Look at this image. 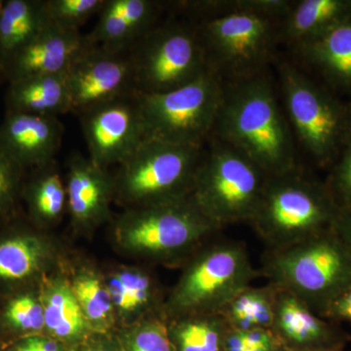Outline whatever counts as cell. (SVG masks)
I'll list each match as a JSON object with an SVG mask.
<instances>
[{
  "mask_svg": "<svg viewBox=\"0 0 351 351\" xmlns=\"http://www.w3.org/2000/svg\"><path fill=\"white\" fill-rule=\"evenodd\" d=\"M211 137L248 157L267 176L301 166L276 80L269 71L223 84Z\"/></svg>",
  "mask_w": 351,
  "mask_h": 351,
  "instance_id": "1",
  "label": "cell"
},
{
  "mask_svg": "<svg viewBox=\"0 0 351 351\" xmlns=\"http://www.w3.org/2000/svg\"><path fill=\"white\" fill-rule=\"evenodd\" d=\"M276 66L279 98L298 152L315 167L329 170L351 135V101L290 59H278Z\"/></svg>",
  "mask_w": 351,
  "mask_h": 351,
  "instance_id": "2",
  "label": "cell"
},
{
  "mask_svg": "<svg viewBox=\"0 0 351 351\" xmlns=\"http://www.w3.org/2000/svg\"><path fill=\"white\" fill-rule=\"evenodd\" d=\"M219 230L189 195L126 209L112 234L126 255L173 265H184Z\"/></svg>",
  "mask_w": 351,
  "mask_h": 351,
  "instance_id": "3",
  "label": "cell"
},
{
  "mask_svg": "<svg viewBox=\"0 0 351 351\" xmlns=\"http://www.w3.org/2000/svg\"><path fill=\"white\" fill-rule=\"evenodd\" d=\"M341 208L326 182L304 167L267 176L250 225L267 250L284 248L334 230Z\"/></svg>",
  "mask_w": 351,
  "mask_h": 351,
  "instance_id": "4",
  "label": "cell"
},
{
  "mask_svg": "<svg viewBox=\"0 0 351 351\" xmlns=\"http://www.w3.org/2000/svg\"><path fill=\"white\" fill-rule=\"evenodd\" d=\"M262 276L306 302L320 316L351 285V252L336 230L320 233L263 257Z\"/></svg>",
  "mask_w": 351,
  "mask_h": 351,
  "instance_id": "5",
  "label": "cell"
},
{
  "mask_svg": "<svg viewBox=\"0 0 351 351\" xmlns=\"http://www.w3.org/2000/svg\"><path fill=\"white\" fill-rule=\"evenodd\" d=\"M281 20L247 10L191 22L199 36L208 71L228 84L262 75L276 64Z\"/></svg>",
  "mask_w": 351,
  "mask_h": 351,
  "instance_id": "6",
  "label": "cell"
},
{
  "mask_svg": "<svg viewBox=\"0 0 351 351\" xmlns=\"http://www.w3.org/2000/svg\"><path fill=\"white\" fill-rule=\"evenodd\" d=\"M260 269L251 262L242 242H208L188 262L166 298V319L195 313H218L242 289L251 285Z\"/></svg>",
  "mask_w": 351,
  "mask_h": 351,
  "instance_id": "7",
  "label": "cell"
},
{
  "mask_svg": "<svg viewBox=\"0 0 351 351\" xmlns=\"http://www.w3.org/2000/svg\"><path fill=\"white\" fill-rule=\"evenodd\" d=\"M267 175L237 149L210 138L196 172L191 197L217 228L250 223Z\"/></svg>",
  "mask_w": 351,
  "mask_h": 351,
  "instance_id": "8",
  "label": "cell"
},
{
  "mask_svg": "<svg viewBox=\"0 0 351 351\" xmlns=\"http://www.w3.org/2000/svg\"><path fill=\"white\" fill-rule=\"evenodd\" d=\"M204 152L145 138L113 175L114 200L129 209L191 195Z\"/></svg>",
  "mask_w": 351,
  "mask_h": 351,
  "instance_id": "9",
  "label": "cell"
},
{
  "mask_svg": "<svg viewBox=\"0 0 351 351\" xmlns=\"http://www.w3.org/2000/svg\"><path fill=\"white\" fill-rule=\"evenodd\" d=\"M128 57L134 89L140 95L172 91L208 71L195 25L184 18L159 22L129 50Z\"/></svg>",
  "mask_w": 351,
  "mask_h": 351,
  "instance_id": "10",
  "label": "cell"
},
{
  "mask_svg": "<svg viewBox=\"0 0 351 351\" xmlns=\"http://www.w3.org/2000/svg\"><path fill=\"white\" fill-rule=\"evenodd\" d=\"M223 84L209 71L162 94L138 95L145 138L205 147L221 106Z\"/></svg>",
  "mask_w": 351,
  "mask_h": 351,
  "instance_id": "11",
  "label": "cell"
},
{
  "mask_svg": "<svg viewBox=\"0 0 351 351\" xmlns=\"http://www.w3.org/2000/svg\"><path fill=\"white\" fill-rule=\"evenodd\" d=\"M78 117L88 157L104 169L123 163L145 141L144 121L136 92L99 104Z\"/></svg>",
  "mask_w": 351,
  "mask_h": 351,
  "instance_id": "12",
  "label": "cell"
},
{
  "mask_svg": "<svg viewBox=\"0 0 351 351\" xmlns=\"http://www.w3.org/2000/svg\"><path fill=\"white\" fill-rule=\"evenodd\" d=\"M66 75L71 112L133 93V75L128 53L114 52L88 41L69 66Z\"/></svg>",
  "mask_w": 351,
  "mask_h": 351,
  "instance_id": "13",
  "label": "cell"
},
{
  "mask_svg": "<svg viewBox=\"0 0 351 351\" xmlns=\"http://www.w3.org/2000/svg\"><path fill=\"white\" fill-rule=\"evenodd\" d=\"M276 287L270 331L281 348L291 351H345L351 339L345 330L314 313L297 295Z\"/></svg>",
  "mask_w": 351,
  "mask_h": 351,
  "instance_id": "14",
  "label": "cell"
},
{
  "mask_svg": "<svg viewBox=\"0 0 351 351\" xmlns=\"http://www.w3.org/2000/svg\"><path fill=\"white\" fill-rule=\"evenodd\" d=\"M68 211L76 232L88 234L107 223L114 200V177L89 157L75 154L68 162L66 179Z\"/></svg>",
  "mask_w": 351,
  "mask_h": 351,
  "instance_id": "15",
  "label": "cell"
},
{
  "mask_svg": "<svg viewBox=\"0 0 351 351\" xmlns=\"http://www.w3.org/2000/svg\"><path fill=\"white\" fill-rule=\"evenodd\" d=\"M64 126L57 117L6 112L0 124V149L23 171L55 161Z\"/></svg>",
  "mask_w": 351,
  "mask_h": 351,
  "instance_id": "16",
  "label": "cell"
},
{
  "mask_svg": "<svg viewBox=\"0 0 351 351\" xmlns=\"http://www.w3.org/2000/svg\"><path fill=\"white\" fill-rule=\"evenodd\" d=\"M87 44L86 36L80 31L51 22L0 69L9 83L32 76L62 75Z\"/></svg>",
  "mask_w": 351,
  "mask_h": 351,
  "instance_id": "17",
  "label": "cell"
},
{
  "mask_svg": "<svg viewBox=\"0 0 351 351\" xmlns=\"http://www.w3.org/2000/svg\"><path fill=\"white\" fill-rule=\"evenodd\" d=\"M291 54L293 63L351 101V17Z\"/></svg>",
  "mask_w": 351,
  "mask_h": 351,
  "instance_id": "18",
  "label": "cell"
},
{
  "mask_svg": "<svg viewBox=\"0 0 351 351\" xmlns=\"http://www.w3.org/2000/svg\"><path fill=\"white\" fill-rule=\"evenodd\" d=\"M165 10L164 2L154 0H105L90 43L114 52L129 50L159 22Z\"/></svg>",
  "mask_w": 351,
  "mask_h": 351,
  "instance_id": "19",
  "label": "cell"
},
{
  "mask_svg": "<svg viewBox=\"0 0 351 351\" xmlns=\"http://www.w3.org/2000/svg\"><path fill=\"white\" fill-rule=\"evenodd\" d=\"M103 274L119 328L130 326L154 314H163L166 298L149 270L135 265H119Z\"/></svg>",
  "mask_w": 351,
  "mask_h": 351,
  "instance_id": "20",
  "label": "cell"
},
{
  "mask_svg": "<svg viewBox=\"0 0 351 351\" xmlns=\"http://www.w3.org/2000/svg\"><path fill=\"white\" fill-rule=\"evenodd\" d=\"M39 297L43 306L45 335L73 346L94 334L71 291L64 271H52L39 280Z\"/></svg>",
  "mask_w": 351,
  "mask_h": 351,
  "instance_id": "21",
  "label": "cell"
},
{
  "mask_svg": "<svg viewBox=\"0 0 351 351\" xmlns=\"http://www.w3.org/2000/svg\"><path fill=\"white\" fill-rule=\"evenodd\" d=\"M350 17L351 0H294L280 22V45L292 52Z\"/></svg>",
  "mask_w": 351,
  "mask_h": 351,
  "instance_id": "22",
  "label": "cell"
},
{
  "mask_svg": "<svg viewBox=\"0 0 351 351\" xmlns=\"http://www.w3.org/2000/svg\"><path fill=\"white\" fill-rule=\"evenodd\" d=\"M55 245L38 233H18L0 241V282L19 283L50 274Z\"/></svg>",
  "mask_w": 351,
  "mask_h": 351,
  "instance_id": "23",
  "label": "cell"
},
{
  "mask_svg": "<svg viewBox=\"0 0 351 351\" xmlns=\"http://www.w3.org/2000/svg\"><path fill=\"white\" fill-rule=\"evenodd\" d=\"M64 73L32 76L9 83L5 96L7 112L57 117L71 112Z\"/></svg>",
  "mask_w": 351,
  "mask_h": 351,
  "instance_id": "24",
  "label": "cell"
},
{
  "mask_svg": "<svg viewBox=\"0 0 351 351\" xmlns=\"http://www.w3.org/2000/svg\"><path fill=\"white\" fill-rule=\"evenodd\" d=\"M66 274L92 332L108 334L115 332L117 316L103 272L92 265H80L73 267L71 274L66 272Z\"/></svg>",
  "mask_w": 351,
  "mask_h": 351,
  "instance_id": "25",
  "label": "cell"
},
{
  "mask_svg": "<svg viewBox=\"0 0 351 351\" xmlns=\"http://www.w3.org/2000/svg\"><path fill=\"white\" fill-rule=\"evenodd\" d=\"M50 24L46 0H7L0 15V69Z\"/></svg>",
  "mask_w": 351,
  "mask_h": 351,
  "instance_id": "26",
  "label": "cell"
},
{
  "mask_svg": "<svg viewBox=\"0 0 351 351\" xmlns=\"http://www.w3.org/2000/svg\"><path fill=\"white\" fill-rule=\"evenodd\" d=\"M166 321L175 351H226L230 327L219 313L188 314Z\"/></svg>",
  "mask_w": 351,
  "mask_h": 351,
  "instance_id": "27",
  "label": "cell"
},
{
  "mask_svg": "<svg viewBox=\"0 0 351 351\" xmlns=\"http://www.w3.org/2000/svg\"><path fill=\"white\" fill-rule=\"evenodd\" d=\"M25 198L34 221L41 226H53L68 209L66 184L55 161L36 168L25 189Z\"/></svg>",
  "mask_w": 351,
  "mask_h": 351,
  "instance_id": "28",
  "label": "cell"
},
{
  "mask_svg": "<svg viewBox=\"0 0 351 351\" xmlns=\"http://www.w3.org/2000/svg\"><path fill=\"white\" fill-rule=\"evenodd\" d=\"M277 287L267 283L262 287L247 286L219 311L226 324L232 329L248 331L269 329L274 321Z\"/></svg>",
  "mask_w": 351,
  "mask_h": 351,
  "instance_id": "29",
  "label": "cell"
},
{
  "mask_svg": "<svg viewBox=\"0 0 351 351\" xmlns=\"http://www.w3.org/2000/svg\"><path fill=\"white\" fill-rule=\"evenodd\" d=\"M294 0H188L164 2L165 10L181 14L184 19L199 21L240 11H258L283 19Z\"/></svg>",
  "mask_w": 351,
  "mask_h": 351,
  "instance_id": "30",
  "label": "cell"
},
{
  "mask_svg": "<svg viewBox=\"0 0 351 351\" xmlns=\"http://www.w3.org/2000/svg\"><path fill=\"white\" fill-rule=\"evenodd\" d=\"M121 351H175L163 314L145 317L117 332Z\"/></svg>",
  "mask_w": 351,
  "mask_h": 351,
  "instance_id": "31",
  "label": "cell"
},
{
  "mask_svg": "<svg viewBox=\"0 0 351 351\" xmlns=\"http://www.w3.org/2000/svg\"><path fill=\"white\" fill-rule=\"evenodd\" d=\"M3 320L9 329L23 335V338L45 334L43 306L38 290L12 298L4 308Z\"/></svg>",
  "mask_w": 351,
  "mask_h": 351,
  "instance_id": "32",
  "label": "cell"
},
{
  "mask_svg": "<svg viewBox=\"0 0 351 351\" xmlns=\"http://www.w3.org/2000/svg\"><path fill=\"white\" fill-rule=\"evenodd\" d=\"M53 24L80 31L94 14L100 12L105 0H46Z\"/></svg>",
  "mask_w": 351,
  "mask_h": 351,
  "instance_id": "33",
  "label": "cell"
},
{
  "mask_svg": "<svg viewBox=\"0 0 351 351\" xmlns=\"http://www.w3.org/2000/svg\"><path fill=\"white\" fill-rule=\"evenodd\" d=\"M329 171L325 182L330 193L341 210L351 209V135Z\"/></svg>",
  "mask_w": 351,
  "mask_h": 351,
  "instance_id": "34",
  "label": "cell"
},
{
  "mask_svg": "<svg viewBox=\"0 0 351 351\" xmlns=\"http://www.w3.org/2000/svg\"><path fill=\"white\" fill-rule=\"evenodd\" d=\"M23 170L0 149V219L15 212Z\"/></svg>",
  "mask_w": 351,
  "mask_h": 351,
  "instance_id": "35",
  "label": "cell"
},
{
  "mask_svg": "<svg viewBox=\"0 0 351 351\" xmlns=\"http://www.w3.org/2000/svg\"><path fill=\"white\" fill-rule=\"evenodd\" d=\"M281 346L269 329L248 331L230 328L226 336V351H279Z\"/></svg>",
  "mask_w": 351,
  "mask_h": 351,
  "instance_id": "36",
  "label": "cell"
},
{
  "mask_svg": "<svg viewBox=\"0 0 351 351\" xmlns=\"http://www.w3.org/2000/svg\"><path fill=\"white\" fill-rule=\"evenodd\" d=\"M320 316L337 324L346 322L351 325V285L334 298Z\"/></svg>",
  "mask_w": 351,
  "mask_h": 351,
  "instance_id": "37",
  "label": "cell"
},
{
  "mask_svg": "<svg viewBox=\"0 0 351 351\" xmlns=\"http://www.w3.org/2000/svg\"><path fill=\"white\" fill-rule=\"evenodd\" d=\"M69 351H121L117 332L92 334L80 343L69 346Z\"/></svg>",
  "mask_w": 351,
  "mask_h": 351,
  "instance_id": "38",
  "label": "cell"
},
{
  "mask_svg": "<svg viewBox=\"0 0 351 351\" xmlns=\"http://www.w3.org/2000/svg\"><path fill=\"white\" fill-rule=\"evenodd\" d=\"M23 339L34 351H69L68 346L45 334L27 337Z\"/></svg>",
  "mask_w": 351,
  "mask_h": 351,
  "instance_id": "39",
  "label": "cell"
},
{
  "mask_svg": "<svg viewBox=\"0 0 351 351\" xmlns=\"http://www.w3.org/2000/svg\"><path fill=\"white\" fill-rule=\"evenodd\" d=\"M334 228L351 252V209L341 210Z\"/></svg>",
  "mask_w": 351,
  "mask_h": 351,
  "instance_id": "40",
  "label": "cell"
},
{
  "mask_svg": "<svg viewBox=\"0 0 351 351\" xmlns=\"http://www.w3.org/2000/svg\"><path fill=\"white\" fill-rule=\"evenodd\" d=\"M11 351H34L32 350L31 346L27 345L24 339H21L20 341H18L15 346H13L12 350Z\"/></svg>",
  "mask_w": 351,
  "mask_h": 351,
  "instance_id": "41",
  "label": "cell"
},
{
  "mask_svg": "<svg viewBox=\"0 0 351 351\" xmlns=\"http://www.w3.org/2000/svg\"><path fill=\"white\" fill-rule=\"evenodd\" d=\"M4 3H5V1H4V0H0V15H1L2 9H3Z\"/></svg>",
  "mask_w": 351,
  "mask_h": 351,
  "instance_id": "42",
  "label": "cell"
},
{
  "mask_svg": "<svg viewBox=\"0 0 351 351\" xmlns=\"http://www.w3.org/2000/svg\"><path fill=\"white\" fill-rule=\"evenodd\" d=\"M279 351H291V350H284V348H281L280 350H279Z\"/></svg>",
  "mask_w": 351,
  "mask_h": 351,
  "instance_id": "43",
  "label": "cell"
}]
</instances>
